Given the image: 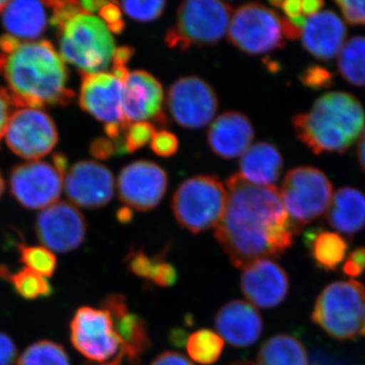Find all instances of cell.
I'll return each mask as SVG.
<instances>
[{"label":"cell","mask_w":365,"mask_h":365,"mask_svg":"<svg viewBox=\"0 0 365 365\" xmlns=\"http://www.w3.org/2000/svg\"><path fill=\"white\" fill-rule=\"evenodd\" d=\"M227 207L215 235L235 267L278 258L292 246L297 228L277 187L252 184L237 173L227 180Z\"/></svg>","instance_id":"obj_1"},{"label":"cell","mask_w":365,"mask_h":365,"mask_svg":"<svg viewBox=\"0 0 365 365\" xmlns=\"http://www.w3.org/2000/svg\"><path fill=\"white\" fill-rule=\"evenodd\" d=\"M0 76L14 106L41 108L66 105L74 97L68 71L59 51L47 41L0 38Z\"/></svg>","instance_id":"obj_2"},{"label":"cell","mask_w":365,"mask_h":365,"mask_svg":"<svg viewBox=\"0 0 365 365\" xmlns=\"http://www.w3.org/2000/svg\"><path fill=\"white\" fill-rule=\"evenodd\" d=\"M292 126L316 155L342 153L364 133L365 112L351 93L332 91L318 98L309 111L294 115Z\"/></svg>","instance_id":"obj_3"},{"label":"cell","mask_w":365,"mask_h":365,"mask_svg":"<svg viewBox=\"0 0 365 365\" xmlns=\"http://www.w3.org/2000/svg\"><path fill=\"white\" fill-rule=\"evenodd\" d=\"M52 23L58 29L59 53L81 73L105 72L116 45L104 21L86 13L76 1H51Z\"/></svg>","instance_id":"obj_4"},{"label":"cell","mask_w":365,"mask_h":365,"mask_svg":"<svg viewBox=\"0 0 365 365\" xmlns=\"http://www.w3.org/2000/svg\"><path fill=\"white\" fill-rule=\"evenodd\" d=\"M312 319L334 339L365 337V287L355 280L331 283L317 299Z\"/></svg>","instance_id":"obj_5"},{"label":"cell","mask_w":365,"mask_h":365,"mask_svg":"<svg viewBox=\"0 0 365 365\" xmlns=\"http://www.w3.org/2000/svg\"><path fill=\"white\" fill-rule=\"evenodd\" d=\"M232 7L217 0H188L178 7L176 25L165 34L172 49L188 50L193 46L215 45L227 34Z\"/></svg>","instance_id":"obj_6"},{"label":"cell","mask_w":365,"mask_h":365,"mask_svg":"<svg viewBox=\"0 0 365 365\" xmlns=\"http://www.w3.org/2000/svg\"><path fill=\"white\" fill-rule=\"evenodd\" d=\"M227 190L218 178L196 176L180 185L173 197L176 220L192 234L215 227L225 215Z\"/></svg>","instance_id":"obj_7"},{"label":"cell","mask_w":365,"mask_h":365,"mask_svg":"<svg viewBox=\"0 0 365 365\" xmlns=\"http://www.w3.org/2000/svg\"><path fill=\"white\" fill-rule=\"evenodd\" d=\"M279 192L289 220L299 228L328 211L333 185L321 170L297 167L287 173Z\"/></svg>","instance_id":"obj_8"},{"label":"cell","mask_w":365,"mask_h":365,"mask_svg":"<svg viewBox=\"0 0 365 365\" xmlns=\"http://www.w3.org/2000/svg\"><path fill=\"white\" fill-rule=\"evenodd\" d=\"M66 170V160L61 155L53 162L38 160L23 163L11 172V193L24 207L43 210L58 202Z\"/></svg>","instance_id":"obj_9"},{"label":"cell","mask_w":365,"mask_h":365,"mask_svg":"<svg viewBox=\"0 0 365 365\" xmlns=\"http://www.w3.org/2000/svg\"><path fill=\"white\" fill-rule=\"evenodd\" d=\"M228 41L248 54L259 55L284 47L281 16L260 4L240 6L232 16Z\"/></svg>","instance_id":"obj_10"},{"label":"cell","mask_w":365,"mask_h":365,"mask_svg":"<svg viewBox=\"0 0 365 365\" xmlns=\"http://www.w3.org/2000/svg\"><path fill=\"white\" fill-rule=\"evenodd\" d=\"M4 140L18 157L38 160L51 153L58 141L54 121L39 108H20L7 123Z\"/></svg>","instance_id":"obj_11"},{"label":"cell","mask_w":365,"mask_h":365,"mask_svg":"<svg viewBox=\"0 0 365 365\" xmlns=\"http://www.w3.org/2000/svg\"><path fill=\"white\" fill-rule=\"evenodd\" d=\"M71 340L81 355L93 361H107L122 349L111 314L105 309L79 307L71 322Z\"/></svg>","instance_id":"obj_12"},{"label":"cell","mask_w":365,"mask_h":365,"mask_svg":"<svg viewBox=\"0 0 365 365\" xmlns=\"http://www.w3.org/2000/svg\"><path fill=\"white\" fill-rule=\"evenodd\" d=\"M168 106L180 126L199 129L215 118L218 100L215 90L198 76H184L170 86Z\"/></svg>","instance_id":"obj_13"},{"label":"cell","mask_w":365,"mask_h":365,"mask_svg":"<svg viewBox=\"0 0 365 365\" xmlns=\"http://www.w3.org/2000/svg\"><path fill=\"white\" fill-rule=\"evenodd\" d=\"M35 230L43 247L56 253H69L83 245L88 225L76 205L61 201L41 211Z\"/></svg>","instance_id":"obj_14"},{"label":"cell","mask_w":365,"mask_h":365,"mask_svg":"<svg viewBox=\"0 0 365 365\" xmlns=\"http://www.w3.org/2000/svg\"><path fill=\"white\" fill-rule=\"evenodd\" d=\"M120 200L129 208L145 212L157 207L168 188V175L160 165L138 160L125 167L117 182Z\"/></svg>","instance_id":"obj_15"},{"label":"cell","mask_w":365,"mask_h":365,"mask_svg":"<svg viewBox=\"0 0 365 365\" xmlns=\"http://www.w3.org/2000/svg\"><path fill=\"white\" fill-rule=\"evenodd\" d=\"M124 83L112 72L83 74L79 104L81 107L106 125L120 124L128 127L123 115Z\"/></svg>","instance_id":"obj_16"},{"label":"cell","mask_w":365,"mask_h":365,"mask_svg":"<svg viewBox=\"0 0 365 365\" xmlns=\"http://www.w3.org/2000/svg\"><path fill=\"white\" fill-rule=\"evenodd\" d=\"M64 191L73 205L83 208L102 207L114 195V176L102 163L83 160L66 170Z\"/></svg>","instance_id":"obj_17"},{"label":"cell","mask_w":365,"mask_h":365,"mask_svg":"<svg viewBox=\"0 0 365 365\" xmlns=\"http://www.w3.org/2000/svg\"><path fill=\"white\" fill-rule=\"evenodd\" d=\"M163 90L160 81L150 72L132 71L124 81L123 115L126 126L135 122L155 119L167 124L163 110Z\"/></svg>","instance_id":"obj_18"},{"label":"cell","mask_w":365,"mask_h":365,"mask_svg":"<svg viewBox=\"0 0 365 365\" xmlns=\"http://www.w3.org/2000/svg\"><path fill=\"white\" fill-rule=\"evenodd\" d=\"M241 288L245 297L255 306L272 309L287 297L289 279L279 264L271 259H262L244 268Z\"/></svg>","instance_id":"obj_19"},{"label":"cell","mask_w":365,"mask_h":365,"mask_svg":"<svg viewBox=\"0 0 365 365\" xmlns=\"http://www.w3.org/2000/svg\"><path fill=\"white\" fill-rule=\"evenodd\" d=\"M103 309L111 314L115 330L121 338L122 349L116 359L138 361L150 348V338L148 326L138 314L132 313L122 294H110L103 302Z\"/></svg>","instance_id":"obj_20"},{"label":"cell","mask_w":365,"mask_h":365,"mask_svg":"<svg viewBox=\"0 0 365 365\" xmlns=\"http://www.w3.org/2000/svg\"><path fill=\"white\" fill-rule=\"evenodd\" d=\"M215 328L222 339L237 348L256 343L263 331L261 314L242 300H232L220 307L215 317Z\"/></svg>","instance_id":"obj_21"},{"label":"cell","mask_w":365,"mask_h":365,"mask_svg":"<svg viewBox=\"0 0 365 365\" xmlns=\"http://www.w3.org/2000/svg\"><path fill=\"white\" fill-rule=\"evenodd\" d=\"M253 125L246 115L225 112L216 118L209 127L207 140L211 150L218 157H242L253 141Z\"/></svg>","instance_id":"obj_22"},{"label":"cell","mask_w":365,"mask_h":365,"mask_svg":"<svg viewBox=\"0 0 365 365\" xmlns=\"http://www.w3.org/2000/svg\"><path fill=\"white\" fill-rule=\"evenodd\" d=\"M346 26L332 11H319L307 19L302 30V46L319 60H330L339 54L344 45Z\"/></svg>","instance_id":"obj_23"},{"label":"cell","mask_w":365,"mask_h":365,"mask_svg":"<svg viewBox=\"0 0 365 365\" xmlns=\"http://www.w3.org/2000/svg\"><path fill=\"white\" fill-rule=\"evenodd\" d=\"M47 2L7 1L2 9V24L7 35L20 41H37L48 25Z\"/></svg>","instance_id":"obj_24"},{"label":"cell","mask_w":365,"mask_h":365,"mask_svg":"<svg viewBox=\"0 0 365 365\" xmlns=\"http://www.w3.org/2000/svg\"><path fill=\"white\" fill-rule=\"evenodd\" d=\"M283 158L279 150L268 143L250 146L240 160V174L259 186H274L281 176Z\"/></svg>","instance_id":"obj_25"},{"label":"cell","mask_w":365,"mask_h":365,"mask_svg":"<svg viewBox=\"0 0 365 365\" xmlns=\"http://www.w3.org/2000/svg\"><path fill=\"white\" fill-rule=\"evenodd\" d=\"M327 220L345 235H353L365 227V195L352 187L341 188L333 195Z\"/></svg>","instance_id":"obj_26"},{"label":"cell","mask_w":365,"mask_h":365,"mask_svg":"<svg viewBox=\"0 0 365 365\" xmlns=\"http://www.w3.org/2000/svg\"><path fill=\"white\" fill-rule=\"evenodd\" d=\"M304 242L317 267L328 272L337 270L348 251L345 237L328 230H309Z\"/></svg>","instance_id":"obj_27"},{"label":"cell","mask_w":365,"mask_h":365,"mask_svg":"<svg viewBox=\"0 0 365 365\" xmlns=\"http://www.w3.org/2000/svg\"><path fill=\"white\" fill-rule=\"evenodd\" d=\"M129 270L137 277L160 287H170L176 284L177 269L160 256H148L143 250H131L125 258Z\"/></svg>","instance_id":"obj_28"},{"label":"cell","mask_w":365,"mask_h":365,"mask_svg":"<svg viewBox=\"0 0 365 365\" xmlns=\"http://www.w3.org/2000/svg\"><path fill=\"white\" fill-rule=\"evenodd\" d=\"M256 365H307L306 347L292 336H274L262 346Z\"/></svg>","instance_id":"obj_29"},{"label":"cell","mask_w":365,"mask_h":365,"mask_svg":"<svg viewBox=\"0 0 365 365\" xmlns=\"http://www.w3.org/2000/svg\"><path fill=\"white\" fill-rule=\"evenodd\" d=\"M338 71L347 83L365 86V37L348 40L338 54Z\"/></svg>","instance_id":"obj_30"},{"label":"cell","mask_w":365,"mask_h":365,"mask_svg":"<svg viewBox=\"0 0 365 365\" xmlns=\"http://www.w3.org/2000/svg\"><path fill=\"white\" fill-rule=\"evenodd\" d=\"M0 278L9 281L14 292L26 300L48 297L53 294L47 278L28 268L24 267L13 273L6 266L0 265Z\"/></svg>","instance_id":"obj_31"},{"label":"cell","mask_w":365,"mask_h":365,"mask_svg":"<svg viewBox=\"0 0 365 365\" xmlns=\"http://www.w3.org/2000/svg\"><path fill=\"white\" fill-rule=\"evenodd\" d=\"M225 341L218 334L201 329L192 334L187 341V352L197 364L210 365L220 359Z\"/></svg>","instance_id":"obj_32"},{"label":"cell","mask_w":365,"mask_h":365,"mask_svg":"<svg viewBox=\"0 0 365 365\" xmlns=\"http://www.w3.org/2000/svg\"><path fill=\"white\" fill-rule=\"evenodd\" d=\"M18 365H71V360L58 343L42 340L26 348L19 359Z\"/></svg>","instance_id":"obj_33"},{"label":"cell","mask_w":365,"mask_h":365,"mask_svg":"<svg viewBox=\"0 0 365 365\" xmlns=\"http://www.w3.org/2000/svg\"><path fill=\"white\" fill-rule=\"evenodd\" d=\"M20 261L25 268L40 274L44 277H50L57 267V259L54 253L42 246H20Z\"/></svg>","instance_id":"obj_34"},{"label":"cell","mask_w":365,"mask_h":365,"mask_svg":"<svg viewBox=\"0 0 365 365\" xmlns=\"http://www.w3.org/2000/svg\"><path fill=\"white\" fill-rule=\"evenodd\" d=\"M123 11L132 20L148 23L158 20L165 11L167 2L163 0L153 1H121L118 2Z\"/></svg>","instance_id":"obj_35"},{"label":"cell","mask_w":365,"mask_h":365,"mask_svg":"<svg viewBox=\"0 0 365 365\" xmlns=\"http://www.w3.org/2000/svg\"><path fill=\"white\" fill-rule=\"evenodd\" d=\"M155 128L150 122H135L129 125L125 131V145L127 153H135L150 143L155 135Z\"/></svg>","instance_id":"obj_36"},{"label":"cell","mask_w":365,"mask_h":365,"mask_svg":"<svg viewBox=\"0 0 365 365\" xmlns=\"http://www.w3.org/2000/svg\"><path fill=\"white\" fill-rule=\"evenodd\" d=\"M300 81L302 85L312 90H322L331 86L333 83L332 72L323 66H311L307 67L300 73Z\"/></svg>","instance_id":"obj_37"},{"label":"cell","mask_w":365,"mask_h":365,"mask_svg":"<svg viewBox=\"0 0 365 365\" xmlns=\"http://www.w3.org/2000/svg\"><path fill=\"white\" fill-rule=\"evenodd\" d=\"M150 148L158 157L170 158L179 150V140L172 132H155L150 141Z\"/></svg>","instance_id":"obj_38"},{"label":"cell","mask_w":365,"mask_h":365,"mask_svg":"<svg viewBox=\"0 0 365 365\" xmlns=\"http://www.w3.org/2000/svg\"><path fill=\"white\" fill-rule=\"evenodd\" d=\"M336 4L339 6L348 24L352 26H365V1L338 0Z\"/></svg>","instance_id":"obj_39"},{"label":"cell","mask_w":365,"mask_h":365,"mask_svg":"<svg viewBox=\"0 0 365 365\" xmlns=\"http://www.w3.org/2000/svg\"><path fill=\"white\" fill-rule=\"evenodd\" d=\"M102 20L109 28L110 32L121 34L125 30V23L122 19V11L118 2H107L100 11Z\"/></svg>","instance_id":"obj_40"},{"label":"cell","mask_w":365,"mask_h":365,"mask_svg":"<svg viewBox=\"0 0 365 365\" xmlns=\"http://www.w3.org/2000/svg\"><path fill=\"white\" fill-rule=\"evenodd\" d=\"M343 272L350 277H359L365 272V247L349 254L343 265Z\"/></svg>","instance_id":"obj_41"},{"label":"cell","mask_w":365,"mask_h":365,"mask_svg":"<svg viewBox=\"0 0 365 365\" xmlns=\"http://www.w3.org/2000/svg\"><path fill=\"white\" fill-rule=\"evenodd\" d=\"M18 349L14 340L6 334L0 332V365H14Z\"/></svg>","instance_id":"obj_42"},{"label":"cell","mask_w":365,"mask_h":365,"mask_svg":"<svg viewBox=\"0 0 365 365\" xmlns=\"http://www.w3.org/2000/svg\"><path fill=\"white\" fill-rule=\"evenodd\" d=\"M13 106L7 91L0 88V140L4 137L7 123L13 114Z\"/></svg>","instance_id":"obj_43"},{"label":"cell","mask_w":365,"mask_h":365,"mask_svg":"<svg viewBox=\"0 0 365 365\" xmlns=\"http://www.w3.org/2000/svg\"><path fill=\"white\" fill-rule=\"evenodd\" d=\"M91 150L96 158H101V160H107L116 153L114 143L105 138L97 139L95 143L91 144Z\"/></svg>","instance_id":"obj_44"},{"label":"cell","mask_w":365,"mask_h":365,"mask_svg":"<svg viewBox=\"0 0 365 365\" xmlns=\"http://www.w3.org/2000/svg\"><path fill=\"white\" fill-rule=\"evenodd\" d=\"M150 365H194L181 353L165 351L158 355Z\"/></svg>","instance_id":"obj_45"},{"label":"cell","mask_w":365,"mask_h":365,"mask_svg":"<svg viewBox=\"0 0 365 365\" xmlns=\"http://www.w3.org/2000/svg\"><path fill=\"white\" fill-rule=\"evenodd\" d=\"M134 54H135V49L133 47L122 46V47L116 48L114 56H113V66H126Z\"/></svg>","instance_id":"obj_46"},{"label":"cell","mask_w":365,"mask_h":365,"mask_svg":"<svg viewBox=\"0 0 365 365\" xmlns=\"http://www.w3.org/2000/svg\"><path fill=\"white\" fill-rule=\"evenodd\" d=\"M278 9H282L285 16L288 19H297L302 16V1H299V0L280 1Z\"/></svg>","instance_id":"obj_47"},{"label":"cell","mask_w":365,"mask_h":365,"mask_svg":"<svg viewBox=\"0 0 365 365\" xmlns=\"http://www.w3.org/2000/svg\"><path fill=\"white\" fill-rule=\"evenodd\" d=\"M324 4H325L322 0H304L302 1V16L304 18H311L321 11Z\"/></svg>","instance_id":"obj_48"},{"label":"cell","mask_w":365,"mask_h":365,"mask_svg":"<svg viewBox=\"0 0 365 365\" xmlns=\"http://www.w3.org/2000/svg\"><path fill=\"white\" fill-rule=\"evenodd\" d=\"M357 158L361 169L365 172V131L360 136L359 146H357Z\"/></svg>","instance_id":"obj_49"},{"label":"cell","mask_w":365,"mask_h":365,"mask_svg":"<svg viewBox=\"0 0 365 365\" xmlns=\"http://www.w3.org/2000/svg\"><path fill=\"white\" fill-rule=\"evenodd\" d=\"M117 217L122 223L130 222L132 217H133V213H132L131 208L123 207L119 209V210H118Z\"/></svg>","instance_id":"obj_50"},{"label":"cell","mask_w":365,"mask_h":365,"mask_svg":"<svg viewBox=\"0 0 365 365\" xmlns=\"http://www.w3.org/2000/svg\"><path fill=\"white\" fill-rule=\"evenodd\" d=\"M4 188H6V184H4V178H2L1 173H0V198H1L2 194H4Z\"/></svg>","instance_id":"obj_51"},{"label":"cell","mask_w":365,"mask_h":365,"mask_svg":"<svg viewBox=\"0 0 365 365\" xmlns=\"http://www.w3.org/2000/svg\"><path fill=\"white\" fill-rule=\"evenodd\" d=\"M120 364H121V361H120V360L115 359V360H113V361L110 362V364L105 365H120Z\"/></svg>","instance_id":"obj_52"},{"label":"cell","mask_w":365,"mask_h":365,"mask_svg":"<svg viewBox=\"0 0 365 365\" xmlns=\"http://www.w3.org/2000/svg\"><path fill=\"white\" fill-rule=\"evenodd\" d=\"M7 1H0V13H1L2 9H4V6H6Z\"/></svg>","instance_id":"obj_53"},{"label":"cell","mask_w":365,"mask_h":365,"mask_svg":"<svg viewBox=\"0 0 365 365\" xmlns=\"http://www.w3.org/2000/svg\"><path fill=\"white\" fill-rule=\"evenodd\" d=\"M232 365H255L253 364H251V362H239V364H235Z\"/></svg>","instance_id":"obj_54"}]
</instances>
